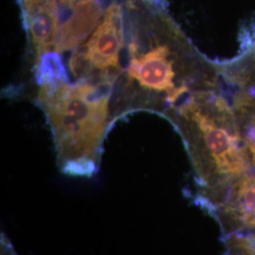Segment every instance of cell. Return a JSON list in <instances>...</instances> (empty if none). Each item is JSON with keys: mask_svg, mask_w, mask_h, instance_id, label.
<instances>
[{"mask_svg": "<svg viewBox=\"0 0 255 255\" xmlns=\"http://www.w3.org/2000/svg\"><path fill=\"white\" fill-rule=\"evenodd\" d=\"M146 2L148 8L127 3L126 45L112 90L114 123L137 111L165 118L193 94L219 89V64L198 50L158 2Z\"/></svg>", "mask_w": 255, "mask_h": 255, "instance_id": "cell-1", "label": "cell"}, {"mask_svg": "<svg viewBox=\"0 0 255 255\" xmlns=\"http://www.w3.org/2000/svg\"><path fill=\"white\" fill-rule=\"evenodd\" d=\"M164 119L182 136L199 183L197 197L219 191L253 170L232 104L219 89L193 94Z\"/></svg>", "mask_w": 255, "mask_h": 255, "instance_id": "cell-2", "label": "cell"}, {"mask_svg": "<svg viewBox=\"0 0 255 255\" xmlns=\"http://www.w3.org/2000/svg\"><path fill=\"white\" fill-rule=\"evenodd\" d=\"M37 102L51 128L62 171L91 176L101 162V148L112 119V90L93 82L65 80L39 84Z\"/></svg>", "mask_w": 255, "mask_h": 255, "instance_id": "cell-3", "label": "cell"}, {"mask_svg": "<svg viewBox=\"0 0 255 255\" xmlns=\"http://www.w3.org/2000/svg\"><path fill=\"white\" fill-rule=\"evenodd\" d=\"M126 45L125 12L113 3L87 40L73 50L69 68L79 82H93L113 90L121 72Z\"/></svg>", "mask_w": 255, "mask_h": 255, "instance_id": "cell-4", "label": "cell"}, {"mask_svg": "<svg viewBox=\"0 0 255 255\" xmlns=\"http://www.w3.org/2000/svg\"><path fill=\"white\" fill-rule=\"evenodd\" d=\"M203 209L217 219L225 237L255 232V171L251 170L226 187L197 197Z\"/></svg>", "mask_w": 255, "mask_h": 255, "instance_id": "cell-5", "label": "cell"}, {"mask_svg": "<svg viewBox=\"0 0 255 255\" xmlns=\"http://www.w3.org/2000/svg\"><path fill=\"white\" fill-rule=\"evenodd\" d=\"M27 32L33 51L34 65L55 50L60 30L57 0H21Z\"/></svg>", "mask_w": 255, "mask_h": 255, "instance_id": "cell-6", "label": "cell"}, {"mask_svg": "<svg viewBox=\"0 0 255 255\" xmlns=\"http://www.w3.org/2000/svg\"><path fill=\"white\" fill-rule=\"evenodd\" d=\"M104 14L101 0H80L73 7L58 33L55 52L75 50L95 30Z\"/></svg>", "mask_w": 255, "mask_h": 255, "instance_id": "cell-7", "label": "cell"}, {"mask_svg": "<svg viewBox=\"0 0 255 255\" xmlns=\"http://www.w3.org/2000/svg\"><path fill=\"white\" fill-rule=\"evenodd\" d=\"M237 86L232 107L252 169L255 171V82H231Z\"/></svg>", "mask_w": 255, "mask_h": 255, "instance_id": "cell-8", "label": "cell"}, {"mask_svg": "<svg viewBox=\"0 0 255 255\" xmlns=\"http://www.w3.org/2000/svg\"><path fill=\"white\" fill-rule=\"evenodd\" d=\"M227 255H255V232L225 237Z\"/></svg>", "mask_w": 255, "mask_h": 255, "instance_id": "cell-9", "label": "cell"}]
</instances>
